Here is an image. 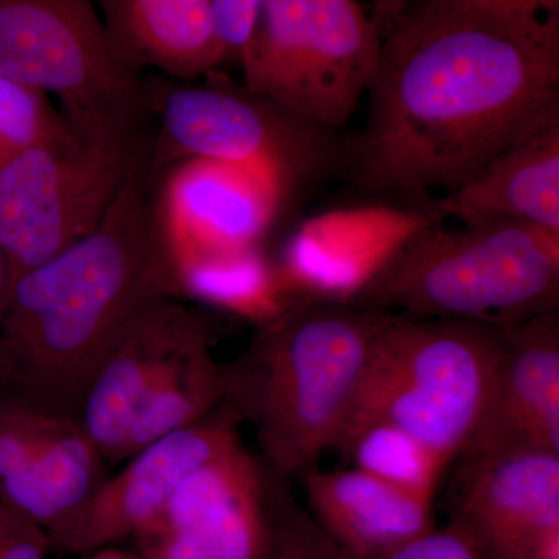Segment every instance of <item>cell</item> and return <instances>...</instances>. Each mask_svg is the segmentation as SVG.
I'll use <instances>...</instances> for the list:
<instances>
[{
    "mask_svg": "<svg viewBox=\"0 0 559 559\" xmlns=\"http://www.w3.org/2000/svg\"><path fill=\"white\" fill-rule=\"evenodd\" d=\"M356 156L374 193H452L559 108V16L412 2L382 38Z\"/></svg>",
    "mask_w": 559,
    "mask_h": 559,
    "instance_id": "cell-1",
    "label": "cell"
},
{
    "mask_svg": "<svg viewBox=\"0 0 559 559\" xmlns=\"http://www.w3.org/2000/svg\"><path fill=\"white\" fill-rule=\"evenodd\" d=\"M153 159L100 223L14 280L3 310V393L75 419L92 380L143 311L178 297L156 213Z\"/></svg>",
    "mask_w": 559,
    "mask_h": 559,
    "instance_id": "cell-2",
    "label": "cell"
},
{
    "mask_svg": "<svg viewBox=\"0 0 559 559\" xmlns=\"http://www.w3.org/2000/svg\"><path fill=\"white\" fill-rule=\"evenodd\" d=\"M390 312L297 300L223 364L224 400L282 479L314 469L347 425Z\"/></svg>",
    "mask_w": 559,
    "mask_h": 559,
    "instance_id": "cell-3",
    "label": "cell"
},
{
    "mask_svg": "<svg viewBox=\"0 0 559 559\" xmlns=\"http://www.w3.org/2000/svg\"><path fill=\"white\" fill-rule=\"evenodd\" d=\"M439 224L415 237L356 307L499 329L558 310L559 234L513 221Z\"/></svg>",
    "mask_w": 559,
    "mask_h": 559,
    "instance_id": "cell-4",
    "label": "cell"
},
{
    "mask_svg": "<svg viewBox=\"0 0 559 559\" xmlns=\"http://www.w3.org/2000/svg\"><path fill=\"white\" fill-rule=\"evenodd\" d=\"M503 347L489 323L390 312L347 425L390 423L452 463L487 415Z\"/></svg>",
    "mask_w": 559,
    "mask_h": 559,
    "instance_id": "cell-5",
    "label": "cell"
},
{
    "mask_svg": "<svg viewBox=\"0 0 559 559\" xmlns=\"http://www.w3.org/2000/svg\"><path fill=\"white\" fill-rule=\"evenodd\" d=\"M150 121L81 123L0 168V250L9 288L90 234L135 171L153 159Z\"/></svg>",
    "mask_w": 559,
    "mask_h": 559,
    "instance_id": "cell-6",
    "label": "cell"
},
{
    "mask_svg": "<svg viewBox=\"0 0 559 559\" xmlns=\"http://www.w3.org/2000/svg\"><path fill=\"white\" fill-rule=\"evenodd\" d=\"M382 39L356 0H266L240 64L246 90L318 130L347 123Z\"/></svg>",
    "mask_w": 559,
    "mask_h": 559,
    "instance_id": "cell-7",
    "label": "cell"
},
{
    "mask_svg": "<svg viewBox=\"0 0 559 559\" xmlns=\"http://www.w3.org/2000/svg\"><path fill=\"white\" fill-rule=\"evenodd\" d=\"M0 76L81 123L151 120L146 75L114 53L94 0H0Z\"/></svg>",
    "mask_w": 559,
    "mask_h": 559,
    "instance_id": "cell-8",
    "label": "cell"
},
{
    "mask_svg": "<svg viewBox=\"0 0 559 559\" xmlns=\"http://www.w3.org/2000/svg\"><path fill=\"white\" fill-rule=\"evenodd\" d=\"M204 83L145 76L153 120L154 167L186 157L226 162L270 182L288 197L320 156L318 128L248 90H235L218 72Z\"/></svg>",
    "mask_w": 559,
    "mask_h": 559,
    "instance_id": "cell-9",
    "label": "cell"
},
{
    "mask_svg": "<svg viewBox=\"0 0 559 559\" xmlns=\"http://www.w3.org/2000/svg\"><path fill=\"white\" fill-rule=\"evenodd\" d=\"M241 419L227 404L207 417L153 441L47 532L50 549L95 554L162 520L176 489L193 471L241 443Z\"/></svg>",
    "mask_w": 559,
    "mask_h": 559,
    "instance_id": "cell-10",
    "label": "cell"
},
{
    "mask_svg": "<svg viewBox=\"0 0 559 559\" xmlns=\"http://www.w3.org/2000/svg\"><path fill=\"white\" fill-rule=\"evenodd\" d=\"M454 462L450 524L485 558L532 559L540 539L559 530L558 452L474 450Z\"/></svg>",
    "mask_w": 559,
    "mask_h": 559,
    "instance_id": "cell-11",
    "label": "cell"
},
{
    "mask_svg": "<svg viewBox=\"0 0 559 559\" xmlns=\"http://www.w3.org/2000/svg\"><path fill=\"white\" fill-rule=\"evenodd\" d=\"M439 223L430 210H331L296 227L275 266L294 300L355 305L415 237Z\"/></svg>",
    "mask_w": 559,
    "mask_h": 559,
    "instance_id": "cell-12",
    "label": "cell"
},
{
    "mask_svg": "<svg viewBox=\"0 0 559 559\" xmlns=\"http://www.w3.org/2000/svg\"><path fill=\"white\" fill-rule=\"evenodd\" d=\"M286 198L255 173L186 157L162 168L156 213L173 267L212 253L261 248Z\"/></svg>",
    "mask_w": 559,
    "mask_h": 559,
    "instance_id": "cell-13",
    "label": "cell"
},
{
    "mask_svg": "<svg viewBox=\"0 0 559 559\" xmlns=\"http://www.w3.org/2000/svg\"><path fill=\"white\" fill-rule=\"evenodd\" d=\"M210 341L207 322L178 297L151 305L92 380L75 421L106 463L124 462L135 414L180 358Z\"/></svg>",
    "mask_w": 559,
    "mask_h": 559,
    "instance_id": "cell-14",
    "label": "cell"
},
{
    "mask_svg": "<svg viewBox=\"0 0 559 559\" xmlns=\"http://www.w3.org/2000/svg\"><path fill=\"white\" fill-rule=\"evenodd\" d=\"M271 474L242 443L193 471L162 521L200 540L213 559H267L274 538Z\"/></svg>",
    "mask_w": 559,
    "mask_h": 559,
    "instance_id": "cell-15",
    "label": "cell"
},
{
    "mask_svg": "<svg viewBox=\"0 0 559 559\" xmlns=\"http://www.w3.org/2000/svg\"><path fill=\"white\" fill-rule=\"evenodd\" d=\"M506 448L559 454L558 310L506 329L491 403L465 451Z\"/></svg>",
    "mask_w": 559,
    "mask_h": 559,
    "instance_id": "cell-16",
    "label": "cell"
},
{
    "mask_svg": "<svg viewBox=\"0 0 559 559\" xmlns=\"http://www.w3.org/2000/svg\"><path fill=\"white\" fill-rule=\"evenodd\" d=\"M429 210L466 226L513 221L559 234V108Z\"/></svg>",
    "mask_w": 559,
    "mask_h": 559,
    "instance_id": "cell-17",
    "label": "cell"
},
{
    "mask_svg": "<svg viewBox=\"0 0 559 559\" xmlns=\"http://www.w3.org/2000/svg\"><path fill=\"white\" fill-rule=\"evenodd\" d=\"M119 60L140 75L191 83L218 72L229 53L212 0H95Z\"/></svg>",
    "mask_w": 559,
    "mask_h": 559,
    "instance_id": "cell-18",
    "label": "cell"
},
{
    "mask_svg": "<svg viewBox=\"0 0 559 559\" xmlns=\"http://www.w3.org/2000/svg\"><path fill=\"white\" fill-rule=\"evenodd\" d=\"M300 477L316 524L347 557H374L436 527L430 500L358 468Z\"/></svg>",
    "mask_w": 559,
    "mask_h": 559,
    "instance_id": "cell-19",
    "label": "cell"
},
{
    "mask_svg": "<svg viewBox=\"0 0 559 559\" xmlns=\"http://www.w3.org/2000/svg\"><path fill=\"white\" fill-rule=\"evenodd\" d=\"M105 479V459L72 419L27 468L0 484V500L49 532Z\"/></svg>",
    "mask_w": 559,
    "mask_h": 559,
    "instance_id": "cell-20",
    "label": "cell"
},
{
    "mask_svg": "<svg viewBox=\"0 0 559 559\" xmlns=\"http://www.w3.org/2000/svg\"><path fill=\"white\" fill-rule=\"evenodd\" d=\"M173 271L179 296L213 305L257 326L277 318L297 301L261 248L197 257L176 264Z\"/></svg>",
    "mask_w": 559,
    "mask_h": 559,
    "instance_id": "cell-21",
    "label": "cell"
},
{
    "mask_svg": "<svg viewBox=\"0 0 559 559\" xmlns=\"http://www.w3.org/2000/svg\"><path fill=\"white\" fill-rule=\"evenodd\" d=\"M223 364L216 362L210 341L198 345L173 366L135 414L124 460L200 419L223 404Z\"/></svg>",
    "mask_w": 559,
    "mask_h": 559,
    "instance_id": "cell-22",
    "label": "cell"
},
{
    "mask_svg": "<svg viewBox=\"0 0 559 559\" xmlns=\"http://www.w3.org/2000/svg\"><path fill=\"white\" fill-rule=\"evenodd\" d=\"M334 451L340 452L352 468L430 502L441 476L451 465L406 430L374 419L345 426Z\"/></svg>",
    "mask_w": 559,
    "mask_h": 559,
    "instance_id": "cell-23",
    "label": "cell"
},
{
    "mask_svg": "<svg viewBox=\"0 0 559 559\" xmlns=\"http://www.w3.org/2000/svg\"><path fill=\"white\" fill-rule=\"evenodd\" d=\"M66 116L44 92L0 76V168L61 130Z\"/></svg>",
    "mask_w": 559,
    "mask_h": 559,
    "instance_id": "cell-24",
    "label": "cell"
},
{
    "mask_svg": "<svg viewBox=\"0 0 559 559\" xmlns=\"http://www.w3.org/2000/svg\"><path fill=\"white\" fill-rule=\"evenodd\" d=\"M286 481L271 471L274 538L267 559H336V547L314 521L297 509Z\"/></svg>",
    "mask_w": 559,
    "mask_h": 559,
    "instance_id": "cell-25",
    "label": "cell"
},
{
    "mask_svg": "<svg viewBox=\"0 0 559 559\" xmlns=\"http://www.w3.org/2000/svg\"><path fill=\"white\" fill-rule=\"evenodd\" d=\"M336 559H487L455 525L430 528L395 549L369 558H353L336 550Z\"/></svg>",
    "mask_w": 559,
    "mask_h": 559,
    "instance_id": "cell-26",
    "label": "cell"
},
{
    "mask_svg": "<svg viewBox=\"0 0 559 559\" xmlns=\"http://www.w3.org/2000/svg\"><path fill=\"white\" fill-rule=\"evenodd\" d=\"M266 0H212L221 43L230 60L240 61Z\"/></svg>",
    "mask_w": 559,
    "mask_h": 559,
    "instance_id": "cell-27",
    "label": "cell"
},
{
    "mask_svg": "<svg viewBox=\"0 0 559 559\" xmlns=\"http://www.w3.org/2000/svg\"><path fill=\"white\" fill-rule=\"evenodd\" d=\"M425 5L506 17V20H544L559 16V0H414Z\"/></svg>",
    "mask_w": 559,
    "mask_h": 559,
    "instance_id": "cell-28",
    "label": "cell"
},
{
    "mask_svg": "<svg viewBox=\"0 0 559 559\" xmlns=\"http://www.w3.org/2000/svg\"><path fill=\"white\" fill-rule=\"evenodd\" d=\"M138 538L142 540L143 559H213L200 540L162 520Z\"/></svg>",
    "mask_w": 559,
    "mask_h": 559,
    "instance_id": "cell-29",
    "label": "cell"
},
{
    "mask_svg": "<svg viewBox=\"0 0 559 559\" xmlns=\"http://www.w3.org/2000/svg\"><path fill=\"white\" fill-rule=\"evenodd\" d=\"M414 0H373L370 20L380 33L381 39L393 27L396 21L406 13Z\"/></svg>",
    "mask_w": 559,
    "mask_h": 559,
    "instance_id": "cell-30",
    "label": "cell"
},
{
    "mask_svg": "<svg viewBox=\"0 0 559 559\" xmlns=\"http://www.w3.org/2000/svg\"><path fill=\"white\" fill-rule=\"evenodd\" d=\"M7 296H9V275H7L5 260L0 250V330H2L3 310H5ZM7 366L3 358L2 336H0V392L5 389Z\"/></svg>",
    "mask_w": 559,
    "mask_h": 559,
    "instance_id": "cell-31",
    "label": "cell"
},
{
    "mask_svg": "<svg viewBox=\"0 0 559 559\" xmlns=\"http://www.w3.org/2000/svg\"><path fill=\"white\" fill-rule=\"evenodd\" d=\"M127 558V554H123V551L116 550V549H103L95 551L94 555H92L91 559H124Z\"/></svg>",
    "mask_w": 559,
    "mask_h": 559,
    "instance_id": "cell-32",
    "label": "cell"
}]
</instances>
